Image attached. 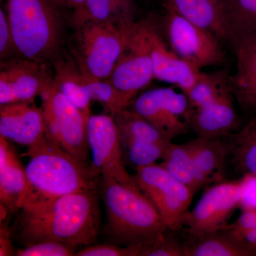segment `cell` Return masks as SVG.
I'll return each mask as SVG.
<instances>
[{"instance_id":"8fae6325","label":"cell","mask_w":256,"mask_h":256,"mask_svg":"<svg viewBox=\"0 0 256 256\" xmlns=\"http://www.w3.org/2000/svg\"><path fill=\"white\" fill-rule=\"evenodd\" d=\"M164 8L165 30L169 46L180 58L200 70L224 63L225 54L218 38L169 6L164 5Z\"/></svg>"},{"instance_id":"d6a6232c","label":"cell","mask_w":256,"mask_h":256,"mask_svg":"<svg viewBox=\"0 0 256 256\" xmlns=\"http://www.w3.org/2000/svg\"><path fill=\"white\" fill-rule=\"evenodd\" d=\"M256 228V208H245L236 222L228 225L223 232L238 242L242 234Z\"/></svg>"},{"instance_id":"52a82bcc","label":"cell","mask_w":256,"mask_h":256,"mask_svg":"<svg viewBox=\"0 0 256 256\" xmlns=\"http://www.w3.org/2000/svg\"><path fill=\"white\" fill-rule=\"evenodd\" d=\"M154 26L146 20L134 23L112 75L107 79L132 100L154 79L151 52Z\"/></svg>"},{"instance_id":"9c48e42d","label":"cell","mask_w":256,"mask_h":256,"mask_svg":"<svg viewBox=\"0 0 256 256\" xmlns=\"http://www.w3.org/2000/svg\"><path fill=\"white\" fill-rule=\"evenodd\" d=\"M133 24L127 28L98 23L82 25L77 30L80 50L77 63L92 76L110 78Z\"/></svg>"},{"instance_id":"f1b7e54d","label":"cell","mask_w":256,"mask_h":256,"mask_svg":"<svg viewBox=\"0 0 256 256\" xmlns=\"http://www.w3.org/2000/svg\"><path fill=\"white\" fill-rule=\"evenodd\" d=\"M171 142H131L122 144L124 161L134 166L154 164L162 160Z\"/></svg>"},{"instance_id":"2e32d148","label":"cell","mask_w":256,"mask_h":256,"mask_svg":"<svg viewBox=\"0 0 256 256\" xmlns=\"http://www.w3.org/2000/svg\"><path fill=\"white\" fill-rule=\"evenodd\" d=\"M153 72L156 80L186 92L197 82L202 70L185 62L165 43L156 26L151 35Z\"/></svg>"},{"instance_id":"4fadbf2b","label":"cell","mask_w":256,"mask_h":256,"mask_svg":"<svg viewBox=\"0 0 256 256\" xmlns=\"http://www.w3.org/2000/svg\"><path fill=\"white\" fill-rule=\"evenodd\" d=\"M245 188L246 178L207 188L193 210L185 215L183 225L193 235L224 230L237 207L242 204Z\"/></svg>"},{"instance_id":"ac0fdd59","label":"cell","mask_w":256,"mask_h":256,"mask_svg":"<svg viewBox=\"0 0 256 256\" xmlns=\"http://www.w3.org/2000/svg\"><path fill=\"white\" fill-rule=\"evenodd\" d=\"M9 142L0 136V205L10 213L22 206L28 182L26 169Z\"/></svg>"},{"instance_id":"8d00e7d4","label":"cell","mask_w":256,"mask_h":256,"mask_svg":"<svg viewBox=\"0 0 256 256\" xmlns=\"http://www.w3.org/2000/svg\"><path fill=\"white\" fill-rule=\"evenodd\" d=\"M85 0H65L67 6L70 8H74V10L78 8L84 2Z\"/></svg>"},{"instance_id":"277c9868","label":"cell","mask_w":256,"mask_h":256,"mask_svg":"<svg viewBox=\"0 0 256 256\" xmlns=\"http://www.w3.org/2000/svg\"><path fill=\"white\" fill-rule=\"evenodd\" d=\"M16 52L23 58L46 63L60 50L65 0H2Z\"/></svg>"},{"instance_id":"9a60e30c","label":"cell","mask_w":256,"mask_h":256,"mask_svg":"<svg viewBox=\"0 0 256 256\" xmlns=\"http://www.w3.org/2000/svg\"><path fill=\"white\" fill-rule=\"evenodd\" d=\"M46 134L42 107L34 102L0 105V136L10 142L31 146Z\"/></svg>"},{"instance_id":"d4e9b609","label":"cell","mask_w":256,"mask_h":256,"mask_svg":"<svg viewBox=\"0 0 256 256\" xmlns=\"http://www.w3.org/2000/svg\"><path fill=\"white\" fill-rule=\"evenodd\" d=\"M118 130L121 144L131 142H171L164 133L143 118L137 112L127 108L112 114Z\"/></svg>"},{"instance_id":"7c38bea8","label":"cell","mask_w":256,"mask_h":256,"mask_svg":"<svg viewBox=\"0 0 256 256\" xmlns=\"http://www.w3.org/2000/svg\"><path fill=\"white\" fill-rule=\"evenodd\" d=\"M132 110L174 139L191 128L194 109L184 92L174 88L152 89L133 100Z\"/></svg>"},{"instance_id":"d590c367","label":"cell","mask_w":256,"mask_h":256,"mask_svg":"<svg viewBox=\"0 0 256 256\" xmlns=\"http://www.w3.org/2000/svg\"><path fill=\"white\" fill-rule=\"evenodd\" d=\"M240 10L256 22V0H236Z\"/></svg>"},{"instance_id":"7a4b0ae2","label":"cell","mask_w":256,"mask_h":256,"mask_svg":"<svg viewBox=\"0 0 256 256\" xmlns=\"http://www.w3.org/2000/svg\"><path fill=\"white\" fill-rule=\"evenodd\" d=\"M100 194L107 213V233L114 244L148 246L168 234L162 217L140 190L101 176Z\"/></svg>"},{"instance_id":"ffe728a7","label":"cell","mask_w":256,"mask_h":256,"mask_svg":"<svg viewBox=\"0 0 256 256\" xmlns=\"http://www.w3.org/2000/svg\"><path fill=\"white\" fill-rule=\"evenodd\" d=\"M198 174L205 185L220 182L223 176L226 160L230 154L225 137L198 138L188 142Z\"/></svg>"},{"instance_id":"603a6c76","label":"cell","mask_w":256,"mask_h":256,"mask_svg":"<svg viewBox=\"0 0 256 256\" xmlns=\"http://www.w3.org/2000/svg\"><path fill=\"white\" fill-rule=\"evenodd\" d=\"M193 242L183 244V256H254L247 248L235 242L223 230L194 235Z\"/></svg>"},{"instance_id":"e0dca14e","label":"cell","mask_w":256,"mask_h":256,"mask_svg":"<svg viewBox=\"0 0 256 256\" xmlns=\"http://www.w3.org/2000/svg\"><path fill=\"white\" fill-rule=\"evenodd\" d=\"M232 88L192 114L191 128L198 138L226 137L239 124Z\"/></svg>"},{"instance_id":"1f68e13d","label":"cell","mask_w":256,"mask_h":256,"mask_svg":"<svg viewBox=\"0 0 256 256\" xmlns=\"http://www.w3.org/2000/svg\"><path fill=\"white\" fill-rule=\"evenodd\" d=\"M139 256H183L184 254L183 244L168 234L151 245L139 248Z\"/></svg>"},{"instance_id":"3957f363","label":"cell","mask_w":256,"mask_h":256,"mask_svg":"<svg viewBox=\"0 0 256 256\" xmlns=\"http://www.w3.org/2000/svg\"><path fill=\"white\" fill-rule=\"evenodd\" d=\"M23 156L28 158L25 166L28 190L25 197L55 198L96 190L99 178L90 166L64 150L47 132L28 146Z\"/></svg>"},{"instance_id":"83f0119b","label":"cell","mask_w":256,"mask_h":256,"mask_svg":"<svg viewBox=\"0 0 256 256\" xmlns=\"http://www.w3.org/2000/svg\"><path fill=\"white\" fill-rule=\"evenodd\" d=\"M78 66L84 75L92 100L100 102L111 116L127 108L128 106L131 104L132 100L108 80L92 76L82 66L79 64Z\"/></svg>"},{"instance_id":"5b68a950","label":"cell","mask_w":256,"mask_h":256,"mask_svg":"<svg viewBox=\"0 0 256 256\" xmlns=\"http://www.w3.org/2000/svg\"><path fill=\"white\" fill-rule=\"evenodd\" d=\"M164 5L237 52L256 36V22L236 0H166Z\"/></svg>"},{"instance_id":"cb8c5ba5","label":"cell","mask_w":256,"mask_h":256,"mask_svg":"<svg viewBox=\"0 0 256 256\" xmlns=\"http://www.w3.org/2000/svg\"><path fill=\"white\" fill-rule=\"evenodd\" d=\"M160 164L175 180L188 186L194 194L205 185L198 174L188 143H171Z\"/></svg>"},{"instance_id":"4dcf8cb0","label":"cell","mask_w":256,"mask_h":256,"mask_svg":"<svg viewBox=\"0 0 256 256\" xmlns=\"http://www.w3.org/2000/svg\"><path fill=\"white\" fill-rule=\"evenodd\" d=\"M77 256H139V248L122 246L118 244H99L84 246L77 252Z\"/></svg>"},{"instance_id":"e575fe53","label":"cell","mask_w":256,"mask_h":256,"mask_svg":"<svg viewBox=\"0 0 256 256\" xmlns=\"http://www.w3.org/2000/svg\"><path fill=\"white\" fill-rule=\"evenodd\" d=\"M12 230L9 227L4 224V222L1 223L0 228V256H16L18 249L15 250L12 242Z\"/></svg>"},{"instance_id":"5bb4252c","label":"cell","mask_w":256,"mask_h":256,"mask_svg":"<svg viewBox=\"0 0 256 256\" xmlns=\"http://www.w3.org/2000/svg\"><path fill=\"white\" fill-rule=\"evenodd\" d=\"M54 82L46 63L18 58L2 62L0 70V105L34 102Z\"/></svg>"},{"instance_id":"836d02e7","label":"cell","mask_w":256,"mask_h":256,"mask_svg":"<svg viewBox=\"0 0 256 256\" xmlns=\"http://www.w3.org/2000/svg\"><path fill=\"white\" fill-rule=\"evenodd\" d=\"M16 52L14 36L4 8L0 10V58L2 60Z\"/></svg>"},{"instance_id":"7402d4cb","label":"cell","mask_w":256,"mask_h":256,"mask_svg":"<svg viewBox=\"0 0 256 256\" xmlns=\"http://www.w3.org/2000/svg\"><path fill=\"white\" fill-rule=\"evenodd\" d=\"M54 68V85L79 110L90 116L92 96L77 62L58 60Z\"/></svg>"},{"instance_id":"30bf717a","label":"cell","mask_w":256,"mask_h":256,"mask_svg":"<svg viewBox=\"0 0 256 256\" xmlns=\"http://www.w3.org/2000/svg\"><path fill=\"white\" fill-rule=\"evenodd\" d=\"M87 138L92 154L90 169L96 176H107L128 188L140 190L126 170L118 130L111 114H90Z\"/></svg>"},{"instance_id":"484cf974","label":"cell","mask_w":256,"mask_h":256,"mask_svg":"<svg viewBox=\"0 0 256 256\" xmlns=\"http://www.w3.org/2000/svg\"><path fill=\"white\" fill-rule=\"evenodd\" d=\"M232 162L247 176L256 178V119L248 122L228 140Z\"/></svg>"},{"instance_id":"4316f807","label":"cell","mask_w":256,"mask_h":256,"mask_svg":"<svg viewBox=\"0 0 256 256\" xmlns=\"http://www.w3.org/2000/svg\"><path fill=\"white\" fill-rule=\"evenodd\" d=\"M230 88V76L226 70L202 73L200 78L185 92L194 110L210 104L228 89Z\"/></svg>"},{"instance_id":"44dd1931","label":"cell","mask_w":256,"mask_h":256,"mask_svg":"<svg viewBox=\"0 0 256 256\" xmlns=\"http://www.w3.org/2000/svg\"><path fill=\"white\" fill-rule=\"evenodd\" d=\"M236 72L230 76L232 92L242 108L256 110V36L236 52Z\"/></svg>"},{"instance_id":"ba28073f","label":"cell","mask_w":256,"mask_h":256,"mask_svg":"<svg viewBox=\"0 0 256 256\" xmlns=\"http://www.w3.org/2000/svg\"><path fill=\"white\" fill-rule=\"evenodd\" d=\"M134 178L138 188L153 204L170 230L183 225L194 194L175 180L161 164L136 169Z\"/></svg>"},{"instance_id":"8992f818","label":"cell","mask_w":256,"mask_h":256,"mask_svg":"<svg viewBox=\"0 0 256 256\" xmlns=\"http://www.w3.org/2000/svg\"><path fill=\"white\" fill-rule=\"evenodd\" d=\"M40 97L47 134L64 150L90 166L87 138L88 120L90 116L70 102L54 82Z\"/></svg>"},{"instance_id":"d6986e66","label":"cell","mask_w":256,"mask_h":256,"mask_svg":"<svg viewBox=\"0 0 256 256\" xmlns=\"http://www.w3.org/2000/svg\"><path fill=\"white\" fill-rule=\"evenodd\" d=\"M134 0H85L74 10L72 22L78 30L86 23L127 28L136 22Z\"/></svg>"},{"instance_id":"6da1fadb","label":"cell","mask_w":256,"mask_h":256,"mask_svg":"<svg viewBox=\"0 0 256 256\" xmlns=\"http://www.w3.org/2000/svg\"><path fill=\"white\" fill-rule=\"evenodd\" d=\"M12 235L23 246L52 240L75 248L92 245L100 228L96 190L55 198L25 197Z\"/></svg>"},{"instance_id":"f546056e","label":"cell","mask_w":256,"mask_h":256,"mask_svg":"<svg viewBox=\"0 0 256 256\" xmlns=\"http://www.w3.org/2000/svg\"><path fill=\"white\" fill-rule=\"evenodd\" d=\"M77 248L63 242L46 240L35 242L18 249L16 256H76Z\"/></svg>"}]
</instances>
